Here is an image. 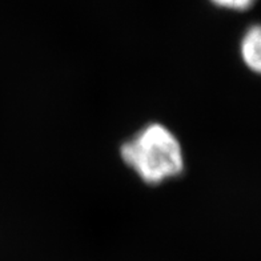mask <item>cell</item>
<instances>
[{
  "label": "cell",
  "mask_w": 261,
  "mask_h": 261,
  "mask_svg": "<svg viewBox=\"0 0 261 261\" xmlns=\"http://www.w3.org/2000/svg\"><path fill=\"white\" fill-rule=\"evenodd\" d=\"M120 156L141 181L149 186L177 177L186 168L179 139L160 123H151L141 128L121 145Z\"/></svg>",
  "instance_id": "1"
},
{
  "label": "cell",
  "mask_w": 261,
  "mask_h": 261,
  "mask_svg": "<svg viewBox=\"0 0 261 261\" xmlns=\"http://www.w3.org/2000/svg\"><path fill=\"white\" fill-rule=\"evenodd\" d=\"M240 55L248 68L258 73L261 71V32L258 25L249 28L240 43Z\"/></svg>",
  "instance_id": "2"
},
{
  "label": "cell",
  "mask_w": 261,
  "mask_h": 261,
  "mask_svg": "<svg viewBox=\"0 0 261 261\" xmlns=\"http://www.w3.org/2000/svg\"><path fill=\"white\" fill-rule=\"evenodd\" d=\"M256 0H212V3H215L219 7L229 8V10L236 11H244L251 8Z\"/></svg>",
  "instance_id": "3"
}]
</instances>
